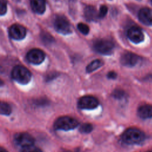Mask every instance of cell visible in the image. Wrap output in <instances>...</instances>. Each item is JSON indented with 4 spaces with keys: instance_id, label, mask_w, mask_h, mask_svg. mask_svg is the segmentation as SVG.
Masks as SVG:
<instances>
[{
    "instance_id": "obj_1",
    "label": "cell",
    "mask_w": 152,
    "mask_h": 152,
    "mask_svg": "<svg viewBox=\"0 0 152 152\" xmlns=\"http://www.w3.org/2000/svg\"><path fill=\"white\" fill-rule=\"evenodd\" d=\"M145 134L137 128H128L124 132L121 136L122 140L129 145L139 144L145 140Z\"/></svg>"
},
{
    "instance_id": "obj_2",
    "label": "cell",
    "mask_w": 152,
    "mask_h": 152,
    "mask_svg": "<svg viewBox=\"0 0 152 152\" xmlns=\"http://www.w3.org/2000/svg\"><path fill=\"white\" fill-rule=\"evenodd\" d=\"M12 78L21 84H28L31 78L30 71L25 66L22 65L15 66L12 71Z\"/></svg>"
},
{
    "instance_id": "obj_3",
    "label": "cell",
    "mask_w": 152,
    "mask_h": 152,
    "mask_svg": "<svg viewBox=\"0 0 152 152\" xmlns=\"http://www.w3.org/2000/svg\"><path fill=\"white\" fill-rule=\"evenodd\" d=\"M78 125V122L75 119L68 116H62L56 119L53 127L56 130L69 131L77 128Z\"/></svg>"
},
{
    "instance_id": "obj_4",
    "label": "cell",
    "mask_w": 152,
    "mask_h": 152,
    "mask_svg": "<svg viewBox=\"0 0 152 152\" xmlns=\"http://www.w3.org/2000/svg\"><path fill=\"white\" fill-rule=\"evenodd\" d=\"M53 24L56 31L62 34L66 35L72 33L71 24L65 16L57 15L55 18Z\"/></svg>"
},
{
    "instance_id": "obj_5",
    "label": "cell",
    "mask_w": 152,
    "mask_h": 152,
    "mask_svg": "<svg viewBox=\"0 0 152 152\" xmlns=\"http://www.w3.org/2000/svg\"><path fill=\"white\" fill-rule=\"evenodd\" d=\"M114 47L113 43L107 39H99L96 40L94 43V49L95 50L104 55L112 54Z\"/></svg>"
},
{
    "instance_id": "obj_6",
    "label": "cell",
    "mask_w": 152,
    "mask_h": 152,
    "mask_svg": "<svg viewBox=\"0 0 152 152\" xmlns=\"http://www.w3.org/2000/svg\"><path fill=\"white\" fill-rule=\"evenodd\" d=\"M99 104L97 98L92 96H84L79 99L78 107L81 109L91 110L96 108Z\"/></svg>"
},
{
    "instance_id": "obj_7",
    "label": "cell",
    "mask_w": 152,
    "mask_h": 152,
    "mask_svg": "<svg viewBox=\"0 0 152 152\" xmlns=\"http://www.w3.org/2000/svg\"><path fill=\"white\" fill-rule=\"evenodd\" d=\"M14 141L20 147H24L31 145H34V139L29 134L26 132H20L15 135Z\"/></svg>"
},
{
    "instance_id": "obj_8",
    "label": "cell",
    "mask_w": 152,
    "mask_h": 152,
    "mask_svg": "<svg viewBox=\"0 0 152 152\" xmlns=\"http://www.w3.org/2000/svg\"><path fill=\"white\" fill-rule=\"evenodd\" d=\"M26 57L28 61L31 64L39 65L44 61L45 54L39 49H33L27 53Z\"/></svg>"
},
{
    "instance_id": "obj_9",
    "label": "cell",
    "mask_w": 152,
    "mask_h": 152,
    "mask_svg": "<svg viewBox=\"0 0 152 152\" xmlns=\"http://www.w3.org/2000/svg\"><path fill=\"white\" fill-rule=\"evenodd\" d=\"M9 34L14 40H22L26 35V30L23 26L18 24H14L10 27Z\"/></svg>"
},
{
    "instance_id": "obj_10",
    "label": "cell",
    "mask_w": 152,
    "mask_h": 152,
    "mask_svg": "<svg viewBox=\"0 0 152 152\" xmlns=\"http://www.w3.org/2000/svg\"><path fill=\"white\" fill-rule=\"evenodd\" d=\"M140 60V57L132 52H125L121 57V63L122 65L128 67L135 66Z\"/></svg>"
},
{
    "instance_id": "obj_11",
    "label": "cell",
    "mask_w": 152,
    "mask_h": 152,
    "mask_svg": "<svg viewBox=\"0 0 152 152\" xmlns=\"http://www.w3.org/2000/svg\"><path fill=\"white\" fill-rule=\"evenodd\" d=\"M129 39L134 43H140L144 39V35L141 30L135 26L131 27L127 31Z\"/></svg>"
},
{
    "instance_id": "obj_12",
    "label": "cell",
    "mask_w": 152,
    "mask_h": 152,
    "mask_svg": "<svg viewBox=\"0 0 152 152\" xmlns=\"http://www.w3.org/2000/svg\"><path fill=\"white\" fill-rule=\"evenodd\" d=\"M140 21L144 25L152 26V12L147 8H144L140 10L138 13Z\"/></svg>"
},
{
    "instance_id": "obj_13",
    "label": "cell",
    "mask_w": 152,
    "mask_h": 152,
    "mask_svg": "<svg viewBox=\"0 0 152 152\" xmlns=\"http://www.w3.org/2000/svg\"><path fill=\"white\" fill-rule=\"evenodd\" d=\"M137 114L139 117L142 119H148L152 118V105H141L137 110Z\"/></svg>"
},
{
    "instance_id": "obj_14",
    "label": "cell",
    "mask_w": 152,
    "mask_h": 152,
    "mask_svg": "<svg viewBox=\"0 0 152 152\" xmlns=\"http://www.w3.org/2000/svg\"><path fill=\"white\" fill-rule=\"evenodd\" d=\"M30 5L33 11L39 14H43L46 10L45 0H30Z\"/></svg>"
},
{
    "instance_id": "obj_15",
    "label": "cell",
    "mask_w": 152,
    "mask_h": 152,
    "mask_svg": "<svg viewBox=\"0 0 152 152\" xmlns=\"http://www.w3.org/2000/svg\"><path fill=\"white\" fill-rule=\"evenodd\" d=\"M84 15L87 20H96L98 17V14L96 9L93 7L88 6L84 10Z\"/></svg>"
},
{
    "instance_id": "obj_16",
    "label": "cell",
    "mask_w": 152,
    "mask_h": 152,
    "mask_svg": "<svg viewBox=\"0 0 152 152\" xmlns=\"http://www.w3.org/2000/svg\"><path fill=\"white\" fill-rule=\"evenodd\" d=\"M102 61L100 59H95L90 63L86 67V72L87 73H90L93 71H94L99 68L101 67L103 64Z\"/></svg>"
},
{
    "instance_id": "obj_17",
    "label": "cell",
    "mask_w": 152,
    "mask_h": 152,
    "mask_svg": "<svg viewBox=\"0 0 152 152\" xmlns=\"http://www.w3.org/2000/svg\"><path fill=\"white\" fill-rule=\"evenodd\" d=\"M12 112L11 106L7 102L0 101V115H10Z\"/></svg>"
},
{
    "instance_id": "obj_18",
    "label": "cell",
    "mask_w": 152,
    "mask_h": 152,
    "mask_svg": "<svg viewBox=\"0 0 152 152\" xmlns=\"http://www.w3.org/2000/svg\"><path fill=\"white\" fill-rule=\"evenodd\" d=\"M20 152H42L40 148L37 147L34 145H31L22 147Z\"/></svg>"
},
{
    "instance_id": "obj_19",
    "label": "cell",
    "mask_w": 152,
    "mask_h": 152,
    "mask_svg": "<svg viewBox=\"0 0 152 152\" xmlns=\"http://www.w3.org/2000/svg\"><path fill=\"white\" fill-rule=\"evenodd\" d=\"M93 130V126L88 123H85L80 127V131L82 133L87 134Z\"/></svg>"
},
{
    "instance_id": "obj_20",
    "label": "cell",
    "mask_w": 152,
    "mask_h": 152,
    "mask_svg": "<svg viewBox=\"0 0 152 152\" xmlns=\"http://www.w3.org/2000/svg\"><path fill=\"white\" fill-rule=\"evenodd\" d=\"M77 28L80 30V31L84 35H87L89 33L90 28H89L88 26L84 23H80L78 24Z\"/></svg>"
},
{
    "instance_id": "obj_21",
    "label": "cell",
    "mask_w": 152,
    "mask_h": 152,
    "mask_svg": "<svg viewBox=\"0 0 152 152\" xmlns=\"http://www.w3.org/2000/svg\"><path fill=\"white\" fill-rule=\"evenodd\" d=\"M7 10V2L5 0H0V15H4Z\"/></svg>"
},
{
    "instance_id": "obj_22",
    "label": "cell",
    "mask_w": 152,
    "mask_h": 152,
    "mask_svg": "<svg viewBox=\"0 0 152 152\" xmlns=\"http://www.w3.org/2000/svg\"><path fill=\"white\" fill-rule=\"evenodd\" d=\"M107 12V7L105 5H102L98 13L99 18H103Z\"/></svg>"
},
{
    "instance_id": "obj_23",
    "label": "cell",
    "mask_w": 152,
    "mask_h": 152,
    "mask_svg": "<svg viewBox=\"0 0 152 152\" xmlns=\"http://www.w3.org/2000/svg\"><path fill=\"white\" fill-rule=\"evenodd\" d=\"M124 95H125V93L121 90H116L113 93V97L116 99H122L124 96Z\"/></svg>"
},
{
    "instance_id": "obj_24",
    "label": "cell",
    "mask_w": 152,
    "mask_h": 152,
    "mask_svg": "<svg viewBox=\"0 0 152 152\" xmlns=\"http://www.w3.org/2000/svg\"><path fill=\"white\" fill-rule=\"evenodd\" d=\"M117 77V74L114 71H110L107 74V77L110 79H115Z\"/></svg>"
},
{
    "instance_id": "obj_25",
    "label": "cell",
    "mask_w": 152,
    "mask_h": 152,
    "mask_svg": "<svg viewBox=\"0 0 152 152\" xmlns=\"http://www.w3.org/2000/svg\"><path fill=\"white\" fill-rule=\"evenodd\" d=\"M0 152H8L5 148L2 147H0Z\"/></svg>"
},
{
    "instance_id": "obj_26",
    "label": "cell",
    "mask_w": 152,
    "mask_h": 152,
    "mask_svg": "<svg viewBox=\"0 0 152 152\" xmlns=\"http://www.w3.org/2000/svg\"><path fill=\"white\" fill-rule=\"evenodd\" d=\"M3 84H4V81L1 79H0V86H2Z\"/></svg>"
},
{
    "instance_id": "obj_27",
    "label": "cell",
    "mask_w": 152,
    "mask_h": 152,
    "mask_svg": "<svg viewBox=\"0 0 152 152\" xmlns=\"http://www.w3.org/2000/svg\"><path fill=\"white\" fill-rule=\"evenodd\" d=\"M151 1H152V0H151Z\"/></svg>"
},
{
    "instance_id": "obj_28",
    "label": "cell",
    "mask_w": 152,
    "mask_h": 152,
    "mask_svg": "<svg viewBox=\"0 0 152 152\" xmlns=\"http://www.w3.org/2000/svg\"><path fill=\"white\" fill-rule=\"evenodd\" d=\"M148 152H150V151H148Z\"/></svg>"
}]
</instances>
